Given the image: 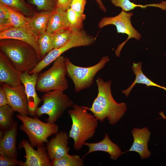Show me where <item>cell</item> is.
Returning a JSON list of instances; mask_svg holds the SVG:
<instances>
[{"label":"cell","mask_w":166,"mask_h":166,"mask_svg":"<svg viewBox=\"0 0 166 166\" xmlns=\"http://www.w3.org/2000/svg\"><path fill=\"white\" fill-rule=\"evenodd\" d=\"M22 72L16 69L2 52H0V83L15 87L22 83L20 79Z\"/></svg>","instance_id":"obj_14"},{"label":"cell","mask_w":166,"mask_h":166,"mask_svg":"<svg viewBox=\"0 0 166 166\" xmlns=\"http://www.w3.org/2000/svg\"><path fill=\"white\" fill-rule=\"evenodd\" d=\"M109 61V57L105 56L94 65L82 67L75 65L66 57L67 75L74 84L75 91L78 92L90 88L93 83L96 74Z\"/></svg>","instance_id":"obj_7"},{"label":"cell","mask_w":166,"mask_h":166,"mask_svg":"<svg viewBox=\"0 0 166 166\" xmlns=\"http://www.w3.org/2000/svg\"><path fill=\"white\" fill-rule=\"evenodd\" d=\"M8 7L11 27H16L29 25L26 17L22 13Z\"/></svg>","instance_id":"obj_29"},{"label":"cell","mask_w":166,"mask_h":166,"mask_svg":"<svg viewBox=\"0 0 166 166\" xmlns=\"http://www.w3.org/2000/svg\"><path fill=\"white\" fill-rule=\"evenodd\" d=\"M7 97L8 105L14 111L20 114L29 115L28 104L25 87L23 84L13 87L7 84H0Z\"/></svg>","instance_id":"obj_10"},{"label":"cell","mask_w":166,"mask_h":166,"mask_svg":"<svg viewBox=\"0 0 166 166\" xmlns=\"http://www.w3.org/2000/svg\"><path fill=\"white\" fill-rule=\"evenodd\" d=\"M53 62L48 70L38 75L36 90L42 93L53 90L64 91L68 88L66 57L61 56Z\"/></svg>","instance_id":"obj_4"},{"label":"cell","mask_w":166,"mask_h":166,"mask_svg":"<svg viewBox=\"0 0 166 166\" xmlns=\"http://www.w3.org/2000/svg\"><path fill=\"white\" fill-rule=\"evenodd\" d=\"M112 3L115 6L121 8L124 11L127 12L140 7L141 8H146L148 7H154L159 8L166 11V1H162L158 3H154L146 5L136 4L130 0H110Z\"/></svg>","instance_id":"obj_23"},{"label":"cell","mask_w":166,"mask_h":166,"mask_svg":"<svg viewBox=\"0 0 166 166\" xmlns=\"http://www.w3.org/2000/svg\"><path fill=\"white\" fill-rule=\"evenodd\" d=\"M14 111L8 105L0 107V126L4 130L10 128L14 121L13 119Z\"/></svg>","instance_id":"obj_26"},{"label":"cell","mask_w":166,"mask_h":166,"mask_svg":"<svg viewBox=\"0 0 166 166\" xmlns=\"http://www.w3.org/2000/svg\"><path fill=\"white\" fill-rule=\"evenodd\" d=\"M84 145L88 147L89 149L84 157L92 152L100 151L108 153L110 159L114 160L123 154L120 148L111 140L106 133L105 134L104 138L101 141L97 143L85 142Z\"/></svg>","instance_id":"obj_18"},{"label":"cell","mask_w":166,"mask_h":166,"mask_svg":"<svg viewBox=\"0 0 166 166\" xmlns=\"http://www.w3.org/2000/svg\"><path fill=\"white\" fill-rule=\"evenodd\" d=\"M72 108L67 111L72 121L68 136L74 141V150L79 151L84 143L94 136L98 120L93 114L88 112L85 106L74 104Z\"/></svg>","instance_id":"obj_2"},{"label":"cell","mask_w":166,"mask_h":166,"mask_svg":"<svg viewBox=\"0 0 166 166\" xmlns=\"http://www.w3.org/2000/svg\"><path fill=\"white\" fill-rule=\"evenodd\" d=\"M86 16L84 13L74 11L70 8L66 11V29L72 32L82 30Z\"/></svg>","instance_id":"obj_22"},{"label":"cell","mask_w":166,"mask_h":166,"mask_svg":"<svg viewBox=\"0 0 166 166\" xmlns=\"http://www.w3.org/2000/svg\"><path fill=\"white\" fill-rule=\"evenodd\" d=\"M159 114L161 116L163 119L166 120V117L164 115L163 112H161L159 113Z\"/></svg>","instance_id":"obj_37"},{"label":"cell","mask_w":166,"mask_h":166,"mask_svg":"<svg viewBox=\"0 0 166 166\" xmlns=\"http://www.w3.org/2000/svg\"><path fill=\"white\" fill-rule=\"evenodd\" d=\"M52 11L35 12L32 15L26 17L29 25L39 37L46 31L49 20Z\"/></svg>","instance_id":"obj_19"},{"label":"cell","mask_w":166,"mask_h":166,"mask_svg":"<svg viewBox=\"0 0 166 166\" xmlns=\"http://www.w3.org/2000/svg\"><path fill=\"white\" fill-rule=\"evenodd\" d=\"M72 33L69 30L64 29L53 34V49L60 48L65 45L70 39Z\"/></svg>","instance_id":"obj_28"},{"label":"cell","mask_w":166,"mask_h":166,"mask_svg":"<svg viewBox=\"0 0 166 166\" xmlns=\"http://www.w3.org/2000/svg\"><path fill=\"white\" fill-rule=\"evenodd\" d=\"M51 166H83L84 160L77 154H69L57 159L51 160Z\"/></svg>","instance_id":"obj_25"},{"label":"cell","mask_w":166,"mask_h":166,"mask_svg":"<svg viewBox=\"0 0 166 166\" xmlns=\"http://www.w3.org/2000/svg\"><path fill=\"white\" fill-rule=\"evenodd\" d=\"M66 11L55 8L49 18L46 31L54 34L63 29H66Z\"/></svg>","instance_id":"obj_21"},{"label":"cell","mask_w":166,"mask_h":166,"mask_svg":"<svg viewBox=\"0 0 166 166\" xmlns=\"http://www.w3.org/2000/svg\"><path fill=\"white\" fill-rule=\"evenodd\" d=\"M18 123L14 121L12 127L5 130L0 141V155L17 159L18 153L16 148Z\"/></svg>","instance_id":"obj_17"},{"label":"cell","mask_w":166,"mask_h":166,"mask_svg":"<svg viewBox=\"0 0 166 166\" xmlns=\"http://www.w3.org/2000/svg\"><path fill=\"white\" fill-rule=\"evenodd\" d=\"M38 75L37 73L30 74L28 72H24L22 73L20 77L27 97L29 115L33 117L35 116L36 110L42 101L36 92V86Z\"/></svg>","instance_id":"obj_13"},{"label":"cell","mask_w":166,"mask_h":166,"mask_svg":"<svg viewBox=\"0 0 166 166\" xmlns=\"http://www.w3.org/2000/svg\"><path fill=\"white\" fill-rule=\"evenodd\" d=\"M19 160L0 155V166H14L19 165Z\"/></svg>","instance_id":"obj_33"},{"label":"cell","mask_w":166,"mask_h":166,"mask_svg":"<svg viewBox=\"0 0 166 166\" xmlns=\"http://www.w3.org/2000/svg\"><path fill=\"white\" fill-rule=\"evenodd\" d=\"M98 89L97 96L90 108L85 106L98 120L101 122L107 119L109 123L114 125L122 117L127 110L125 102L118 103L112 96L110 80L105 81L100 77L96 79Z\"/></svg>","instance_id":"obj_1"},{"label":"cell","mask_w":166,"mask_h":166,"mask_svg":"<svg viewBox=\"0 0 166 166\" xmlns=\"http://www.w3.org/2000/svg\"><path fill=\"white\" fill-rule=\"evenodd\" d=\"M53 34L46 31L38 37V43L41 60L53 49Z\"/></svg>","instance_id":"obj_27"},{"label":"cell","mask_w":166,"mask_h":166,"mask_svg":"<svg viewBox=\"0 0 166 166\" xmlns=\"http://www.w3.org/2000/svg\"><path fill=\"white\" fill-rule=\"evenodd\" d=\"M142 61L132 63V68L136 76L135 80L129 87L122 91V93L127 97L128 96L132 89L137 83L145 84L147 87L153 86L158 87L164 89L165 91L166 90V87L161 86L153 82L144 74L142 70Z\"/></svg>","instance_id":"obj_20"},{"label":"cell","mask_w":166,"mask_h":166,"mask_svg":"<svg viewBox=\"0 0 166 166\" xmlns=\"http://www.w3.org/2000/svg\"><path fill=\"white\" fill-rule=\"evenodd\" d=\"M0 49L14 67L22 73H29L41 61L35 49L22 41L11 39L0 40Z\"/></svg>","instance_id":"obj_3"},{"label":"cell","mask_w":166,"mask_h":166,"mask_svg":"<svg viewBox=\"0 0 166 166\" xmlns=\"http://www.w3.org/2000/svg\"><path fill=\"white\" fill-rule=\"evenodd\" d=\"M42 99L43 104L37 109L35 116L40 117L43 114H47L48 117L47 122L52 123H55L66 109L74 104V101L64 91H61L45 92Z\"/></svg>","instance_id":"obj_6"},{"label":"cell","mask_w":166,"mask_h":166,"mask_svg":"<svg viewBox=\"0 0 166 166\" xmlns=\"http://www.w3.org/2000/svg\"><path fill=\"white\" fill-rule=\"evenodd\" d=\"M97 2L99 8L103 11L105 12L106 11V9L104 5L101 0H94Z\"/></svg>","instance_id":"obj_36"},{"label":"cell","mask_w":166,"mask_h":166,"mask_svg":"<svg viewBox=\"0 0 166 166\" xmlns=\"http://www.w3.org/2000/svg\"><path fill=\"white\" fill-rule=\"evenodd\" d=\"M57 0H31V3L42 11H52L56 8Z\"/></svg>","instance_id":"obj_31"},{"label":"cell","mask_w":166,"mask_h":166,"mask_svg":"<svg viewBox=\"0 0 166 166\" xmlns=\"http://www.w3.org/2000/svg\"><path fill=\"white\" fill-rule=\"evenodd\" d=\"M10 27L8 7L0 3V32Z\"/></svg>","instance_id":"obj_30"},{"label":"cell","mask_w":166,"mask_h":166,"mask_svg":"<svg viewBox=\"0 0 166 166\" xmlns=\"http://www.w3.org/2000/svg\"><path fill=\"white\" fill-rule=\"evenodd\" d=\"M87 0H72L70 8L75 11L80 13H84Z\"/></svg>","instance_id":"obj_32"},{"label":"cell","mask_w":166,"mask_h":166,"mask_svg":"<svg viewBox=\"0 0 166 166\" xmlns=\"http://www.w3.org/2000/svg\"><path fill=\"white\" fill-rule=\"evenodd\" d=\"M16 117L22 122L20 129L28 136L31 145L33 147L44 145L48 141V138L59 132L58 125L55 123L43 122L37 117L33 118L27 115L18 114Z\"/></svg>","instance_id":"obj_5"},{"label":"cell","mask_w":166,"mask_h":166,"mask_svg":"<svg viewBox=\"0 0 166 166\" xmlns=\"http://www.w3.org/2000/svg\"><path fill=\"white\" fill-rule=\"evenodd\" d=\"M72 0H57L56 8L61 9L66 11L70 8Z\"/></svg>","instance_id":"obj_34"},{"label":"cell","mask_w":166,"mask_h":166,"mask_svg":"<svg viewBox=\"0 0 166 166\" xmlns=\"http://www.w3.org/2000/svg\"><path fill=\"white\" fill-rule=\"evenodd\" d=\"M69 138L66 132L61 131L47 143V152L50 160L58 159L69 154Z\"/></svg>","instance_id":"obj_15"},{"label":"cell","mask_w":166,"mask_h":166,"mask_svg":"<svg viewBox=\"0 0 166 166\" xmlns=\"http://www.w3.org/2000/svg\"><path fill=\"white\" fill-rule=\"evenodd\" d=\"M0 3L25 16H30L35 13L24 0H0Z\"/></svg>","instance_id":"obj_24"},{"label":"cell","mask_w":166,"mask_h":166,"mask_svg":"<svg viewBox=\"0 0 166 166\" xmlns=\"http://www.w3.org/2000/svg\"><path fill=\"white\" fill-rule=\"evenodd\" d=\"M38 37L29 25L16 27H11L0 32V40L14 39L29 44L35 49L41 61L38 43Z\"/></svg>","instance_id":"obj_11"},{"label":"cell","mask_w":166,"mask_h":166,"mask_svg":"<svg viewBox=\"0 0 166 166\" xmlns=\"http://www.w3.org/2000/svg\"><path fill=\"white\" fill-rule=\"evenodd\" d=\"M131 133L134 139L133 144L130 148L124 153L129 151L135 152L139 154L142 159L150 157L151 152L148 149V143L150 139L151 132L148 128H134Z\"/></svg>","instance_id":"obj_16"},{"label":"cell","mask_w":166,"mask_h":166,"mask_svg":"<svg viewBox=\"0 0 166 166\" xmlns=\"http://www.w3.org/2000/svg\"><path fill=\"white\" fill-rule=\"evenodd\" d=\"M8 105V102L5 92L2 86H0V107Z\"/></svg>","instance_id":"obj_35"},{"label":"cell","mask_w":166,"mask_h":166,"mask_svg":"<svg viewBox=\"0 0 166 166\" xmlns=\"http://www.w3.org/2000/svg\"><path fill=\"white\" fill-rule=\"evenodd\" d=\"M133 15L132 12H127L122 10L116 16L103 18L98 23L100 29L109 25H113L116 27L117 33L125 34L128 36L127 39L119 44L115 51V54L117 57L120 56L122 48L130 39L134 38L138 41L141 38V34L132 24L131 18Z\"/></svg>","instance_id":"obj_9"},{"label":"cell","mask_w":166,"mask_h":166,"mask_svg":"<svg viewBox=\"0 0 166 166\" xmlns=\"http://www.w3.org/2000/svg\"><path fill=\"white\" fill-rule=\"evenodd\" d=\"M95 41V38L88 34L83 30L73 32L70 39L64 45L53 49L49 52L32 70L28 73L31 74L39 73L45 67L53 62L64 53L74 47L92 45Z\"/></svg>","instance_id":"obj_8"},{"label":"cell","mask_w":166,"mask_h":166,"mask_svg":"<svg viewBox=\"0 0 166 166\" xmlns=\"http://www.w3.org/2000/svg\"><path fill=\"white\" fill-rule=\"evenodd\" d=\"M35 150L26 140L21 141L19 148H23L25 152L26 160L23 162L19 160L20 166H51L50 159L44 145H39Z\"/></svg>","instance_id":"obj_12"}]
</instances>
